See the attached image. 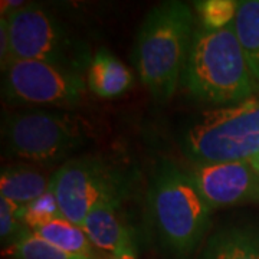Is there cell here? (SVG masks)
Here are the masks:
<instances>
[{
	"mask_svg": "<svg viewBox=\"0 0 259 259\" xmlns=\"http://www.w3.org/2000/svg\"><path fill=\"white\" fill-rule=\"evenodd\" d=\"M190 6L163 2L146 15L133 49V61L143 85L157 102L173 98L180 85L196 32Z\"/></svg>",
	"mask_w": 259,
	"mask_h": 259,
	"instance_id": "1",
	"label": "cell"
},
{
	"mask_svg": "<svg viewBox=\"0 0 259 259\" xmlns=\"http://www.w3.org/2000/svg\"><path fill=\"white\" fill-rule=\"evenodd\" d=\"M180 85L194 100L210 105H232L259 95L235 32V22L222 29L197 26Z\"/></svg>",
	"mask_w": 259,
	"mask_h": 259,
	"instance_id": "2",
	"label": "cell"
},
{
	"mask_svg": "<svg viewBox=\"0 0 259 259\" xmlns=\"http://www.w3.org/2000/svg\"><path fill=\"white\" fill-rule=\"evenodd\" d=\"M147 204L158 243L175 258H190L206 239L213 209L189 171L161 160L150 179Z\"/></svg>",
	"mask_w": 259,
	"mask_h": 259,
	"instance_id": "3",
	"label": "cell"
},
{
	"mask_svg": "<svg viewBox=\"0 0 259 259\" xmlns=\"http://www.w3.org/2000/svg\"><path fill=\"white\" fill-rule=\"evenodd\" d=\"M180 148L194 164L255 157L259 154V95L199 112L183 130Z\"/></svg>",
	"mask_w": 259,
	"mask_h": 259,
	"instance_id": "4",
	"label": "cell"
},
{
	"mask_svg": "<svg viewBox=\"0 0 259 259\" xmlns=\"http://www.w3.org/2000/svg\"><path fill=\"white\" fill-rule=\"evenodd\" d=\"M2 139L10 157L54 166L71 160L85 146L87 130L72 112L29 108L3 115Z\"/></svg>",
	"mask_w": 259,
	"mask_h": 259,
	"instance_id": "5",
	"label": "cell"
},
{
	"mask_svg": "<svg viewBox=\"0 0 259 259\" xmlns=\"http://www.w3.org/2000/svg\"><path fill=\"white\" fill-rule=\"evenodd\" d=\"M6 16L13 59L42 61L87 75L94 56L88 44L75 36L52 13L39 5L25 3Z\"/></svg>",
	"mask_w": 259,
	"mask_h": 259,
	"instance_id": "6",
	"label": "cell"
},
{
	"mask_svg": "<svg viewBox=\"0 0 259 259\" xmlns=\"http://www.w3.org/2000/svg\"><path fill=\"white\" fill-rule=\"evenodd\" d=\"M131 187L128 171L100 156L72 157L52 173V190L61 212L79 226L94 207L122 203Z\"/></svg>",
	"mask_w": 259,
	"mask_h": 259,
	"instance_id": "7",
	"label": "cell"
},
{
	"mask_svg": "<svg viewBox=\"0 0 259 259\" xmlns=\"http://www.w3.org/2000/svg\"><path fill=\"white\" fill-rule=\"evenodd\" d=\"M2 72L3 100L15 107H72L88 87L83 75L42 61L13 59Z\"/></svg>",
	"mask_w": 259,
	"mask_h": 259,
	"instance_id": "8",
	"label": "cell"
},
{
	"mask_svg": "<svg viewBox=\"0 0 259 259\" xmlns=\"http://www.w3.org/2000/svg\"><path fill=\"white\" fill-rule=\"evenodd\" d=\"M187 171L213 210L242 203H259V176L249 161L194 164Z\"/></svg>",
	"mask_w": 259,
	"mask_h": 259,
	"instance_id": "9",
	"label": "cell"
},
{
	"mask_svg": "<svg viewBox=\"0 0 259 259\" xmlns=\"http://www.w3.org/2000/svg\"><path fill=\"white\" fill-rule=\"evenodd\" d=\"M120 207V203L100 204L85 216L81 225L94 248L110 256L134 246L128 228L121 221Z\"/></svg>",
	"mask_w": 259,
	"mask_h": 259,
	"instance_id": "10",
	"label": "cell"
},
{
	"mask_svg": "<svg viewBox=\"0 0 259 259\" xmlns=\"http://www.w3.org/2000/svg\"><path fill=\"white\" fill-rule=\"evenodd\" d=\"M200 259H259V226L231 223L216 229L204 242Z\"/></svg>",
	"mask_w": 259,
	"mask_h": 259,
	"instance_id": "11",
	"label": "cell"
},
{
	"mask_svg": "<svg viewBox=\"0 0 259 259\" xmlns=\"http://www.w3.org/2000/svg\"><path fill=\"white\" fill-rule=\"evenodd\" d=\"M52 189V175L29 163L5 166L0 175V196L22 207L35 202Z\"/></svg>",
	"mask_w": 259,
	"mask_h": 259,
	"instance_id": "12",
	"label": "cell"
},
{
	"mask_svg": "<svg viewBox=\"0 0 259 259\" xmlns=\"http://www.w3.org/2000/svg\"><path fill=\"white\" fill-rule=\"evenodd\" d=\"M133 74L107 49H98L87 71V85L101 98H115L128 91Z\"/></svg>",
	"mask_w": 259,
	"mask_h": 259,
	"instance_id": "13",
	"label": "cell"
},
{
	"mask_svg": "<svg viewBox=\"0 0 259 259\" xmlns=\"http://www.w3.org/2000/svg\"><path fill=\"white\" fill-rule=\"evenodd\" d=\"M33 232L65 252L88 258H100L82 228L68 221L65 216L55 218L51 222L33 229Z\"/></svg>",
	"mask_w": 259,
	"mask_h": 259,
	"instance_id": "14",
	"label": "cell"
},
{
	"mask_svg": "<svg viewBox=\"0 0 259 259\" xmlns=\"http://www.w3.org/2000/svg\"><path fill=\"white\" fill-rule=\"evenodd\" d=\"M235 32L252 74L259 81V0H239Z\"/></svg>",
	"mask_w": 259,
	"mask_h": 259,
	"instance_id": "15",
	"label": "cell"
},
{
	"mask_svg": "<svg viewBox=\"0 0 259 259\" xmlns=\"http://www.w3.org/2000/svg\"><path fill=\"white\" fill-rule=\"evenodd\" d=\"M6 252L13 259H101L65 252L40 238L33 231H28L22 238L9 245Z\"/></svg>",
	"mask_w": 259,
	"mask_h": 259,
	"instance_id": "16",
	"label": "cell"
},
{
	"mask_svg": "<svg viewBox=\"0 0 259 259\" xmlns=\"http://www.w3.org/2000/svg\"><path fill=\"white\" fill-rule=\"evenodd\" d=\"M196 9L206 28L222 29L232 25L236 18L238 2L235 0H203L196 2Z\"/></svg>",
	"mask_w": 259,
	"mask_h": 259,
	"instance_id": "17",
	"label": "cell"
},
{
	"mask_svg": "<svg viewBox=\"0 0 259 259\" xmlns=\"http://www.w3.org/2000/svg\"><path fill=\"white\" fill-rule=\"evenodd\" d=\"M59 216H64V214L59 209V204H58V200H56L55 193L52 189L44 196H40L39 199H36L35 202H32L22 209L23 222L30 231L51 222L52 219L59 218Z\"/></svg>",
	"mask_w": 259,
	"mask_h": 259,
	"instance_id": "18",
	"label": "cell"
},
{
	"mask_svg": "<svg viewBox=\"0 0 259 259\" xmlns=\"http://www.w3.org/2000/svg\"><path fill=\"white\" fill-rule=\"evenodd\" d=\"M22 206L0 196V236L6 248L30 231L23 222Z\"/></svg>",
	"mask_w": 259,
	"mask_h": 259,
	"instance_id": "19",
	"label": "cell"
},
{
	"mask_svg": "<svg viewBox=\"0 0 259 259\" xmlns=\"http://www.w3.org/2000/svg\"><path fill=\"white\" fill-rule=\"evenodd\" d=\"M12 39H10L9 20L6 15L0 16V64L2 71L12 62Z\"/></svg>",
	"mask_w": 259,
	"mask_h": 259,
	"instance_id": "20",
	"label": "cell"
},
{
	"mask_svg": "<svg viewBox=\"0 0 259 259\" xmlns=\"http://www.w3.org/2000/svg\"><path fill=\"white\" fill-rule=\"evenodd\" d=\"M249 161V164L252 166V168L258 173V176H259V154H256L255 157H252L250 160H248Z\"/></svg>",
	"mask_w": 259,
	"mask_h": 259,
	"instance_id": "21",
	"label": "cell"
}]
</instances>
